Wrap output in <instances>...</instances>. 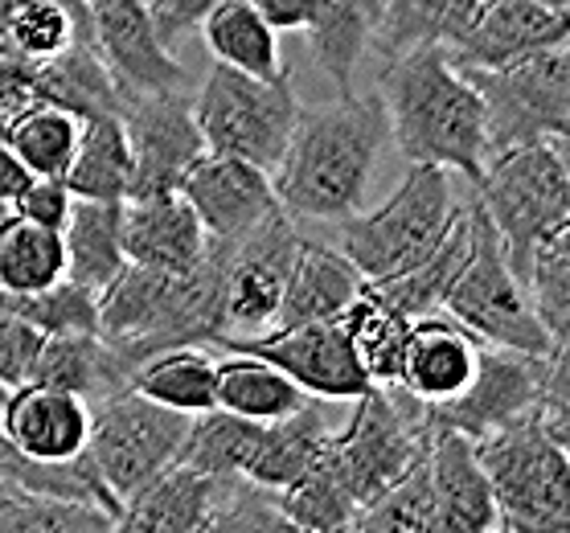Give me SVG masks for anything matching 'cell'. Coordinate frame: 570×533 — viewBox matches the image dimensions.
I'll use <instances>...</instances> for the list:
<instances>
[{
    "label": "cell",
    "instance_id": "cell-1",
    "mask_svg": "<svg viewBox=\"0 0 570 533\" xmlns=\"http://www.w3.org/2000/svg\"><path fill=\"white\" fill-rule=\"evenodd\" d=\"M390 140L382 95H341L299 107L296 128L272 169L275 201L296 221H341L365 206V189Z\"/></svg>",
    "mask_w": 570,
    "mask_h": 533
},
{
    "label": "cell",
    "instance_id": "cell-2",
    "mask_svg": "<svg viewBox=\"0 0 570 533\" xmlns=\"http://www.w3.org/2000/svg\"><path fill=\"white\" fill-rule=\"evenodd\" d=\"M230 243L209 238L189 272H156L124 263L99 292V337L111 340L136 369L153 353L177 345H214L222 337V284Z\"/></svg>",
    "mask_w": 570,
    "mask_h": 533
},
{
    "label": "cell",
    "instance_id": "cell-3",
    "mask_svg": "<svg viewBox=\"0 0 570 533\" xmlns=\"http://www.w3.org/2000/svg\"><path fill=\"white\" fill-rule=\"evenodd\" d=\"M382 103L390 140L411 165H440L476 185L484 172V107L468 75L448 58V46H419L386 58Z\"/></svg>",
    "mask_w": 570,
    "mask_h": 533
},
{
    "label": "cell",
    "instance_id": "cell-4",
    "mask_svg": "<svg viewBox=\"0 0 570 533\" xmlns=\"http://www.w3.org/2000/svg\"><path fill=\"white\" fill-rule=\"evenodd\" d=\"M455 218L452 177L440 165H411L402 185L374 209L337 221V250L362 272L365 284L411 272L440 247Z\"/></svg>",
    "mask_w": 570,
    "mask_h": 533
},
{
    "label": "cell",
    "instance_id": "cell-5",
    "mask_svg": "<svg viewBox=\"0 0 570 533\" xmlns=\"http://www.w3.org/2000/svg\"><path fill=\"white\" fill-rule=\"evenodd\" d=\"M476 201L493 221L509 272L518 275L530 263V250L542 238L570 226V169L567 140H533L484 160Z\"/></svg>",
    "mask_w": 570,
    "mask_h": 533
},
{
    "label": "cell",
    "instance_id": "cell-6",
    "mask_svg": "<svg viewBox=\"0 0 570 533\" xmlns=\"http://www.w3.org/2000/svg\"><path fill=\"white\" fill-rule=\"evenodd\" d=\"M428 403L394 386H370L353 398V415L324 447V464L333 468L353 505H370L382 488L406 476L428 455L431 443Z\"/></svg>",
    "mask_w": 570,
    "mask_h": 533
},
{
    "label": "cell",
    "instance_id": "cell-7",
    "mask_svg": "<svg viewBox=\"0 0 570 533\" xmlns=\"http://www.w3.org/2000/svg\"><path fill=\"white\" fill-rule=\"evenodd\" d=\"M476 443V460L497 505V530L567 533L570 530V460L567 443L546 435L533 418L489 431Z\"/></svg>",
    "mask_w": 570,
    "mask_h": 533
},
{
    "label": "cell",
    "instance_id": "cell-8",
    "mask_svg": "<svg viewBox=\"0 0 570 533\" xmlns=\"http://www.w3.org/2000/svg\"><path fill=\"white\" fill-rule=\"evenodd\" d=\"M299 95L292 70H279L275 79H255L234 66L209 62L206 79L194 95V119L202 128L206 152L243 157L272 172L287 136L296 128Z\"/></svg>",
    "mask_w": 570,
    "mask_h": 533
},
{
    "label": "cell",
    "instance_id": "cell-9",
    "mask_svg": "<svg viewBox=\"0 0 570 533\" xmlns=\"http://www.w3.org/2000/svg\"><path fill=\"white\" fill-rule=\"evenodd\" d=\"M484 107V152H509L533 140H567L570 53L567 41L525 53L497 70H464Z\"/></svg>",
    "mask_w": 570,
    "mask_h": 533
},
{
    "label": "cell",
    "instance_id": "cell-10",
    "mask_svg": "<svg viewBox=\"0 0 570 533\" xmlns=\"http://www.w3.org/2000/svg\"><path fill=\"white\" fill-rule=\"evenodd\" d=\"M468 214H472V250H468L455 284L448 287L443 308L480 345H501V349H521V353L562 349V345L550 340L542 320L533 316L525 287L518 284V275L509 272L501 238H497L493 221H489V214H484V206H480L476 197L468 201Z\"/></svg>",
    "mask_w": 570,
    "mask_h": 533
},
{
    "label": "cell",
    "instance_id": "cell-11",
    "mask_svg": "<svg viewBox=\"0 0 570 533\" xmlns=\"http://www.w3.org/2000/svg\"><path fill=\"white\" fill-rule=\"evenodd\" d=\"M189 418L194 415L160 406L136 391H119L91 406L87 452L119 501H131L156 472H165L177 460Z\"/></svg>",
    "mask_w": 570,
    "mask_h": 533
},
{
    "label": "cell",
    "instance_id": "cell-12",
    "mask_svg": "<svg viewBox=\"0 0 570 533\" xmlns=\"http://www.w3.org/2000/svg\"><path fill=\"white\" fill-rule=\"evenodd\" d=\"M567 353H521V349H501V345H480L476 374L464 391L448 398L440 406H428L431 427H452L468 440H480L489 431L513 427L525 418L538 415V403L546 398L554 362Z\"/></svg>",
    "mask_w": 570,
    "mask_h": 533
},
{
    "label": "cell",
    "instance_id": "cell-13",
    "mask_svg": "<svg viewBox=\"0 0 570 533\" xmlns=\"http://www.w3.org/2000/svg\"><path fill=\"white\" fill-rule=\"evenodd\" d=\"M299 247V226L275 209L267 218L230 243L226 255V284H222V337H255L275 325L279 299H284L287 272ZM214 340V345H218Z\"/></svg>",
    "mask_w": 570,
    "mask_h": 533
},
{
    "label": "cell",
    "instance_id": "cell-14",
    "mask_svg": "<svg viewBox=\"0 0 570 533\" xmlns=\"http://www.w3.org/2000/svg\"><path fill=\"white\" fill-rule=\"evenodd\" d=\"M218 345L255 353L263 362L279 365L308 398H324V403H353L357 394L374 386L365 377L357 353H353L341 316L337 320H312V325L267 328L255 337H226Z\"/></svg>",
    "mask_w": 570,
    "mask_h": 533
},
{
    "label": "cell",
    "instance_id": "cell-15",
    "mask_svg": "<svg viewBox=\"0 0 570 533\" xmlns=\"http://www.w3.org/2000/svg\"><path fill=\"white\" fill-rule=\"evenodd\" d=\"M119 119H124V136H128L131 152L128 197L177 194L189 165L206 152L202 128L194 119V95H136L124 103Z\"/></svg>",
    "mask_w": 570,
    "mask_h": 533
},
{
    "label": "cell",
    "instance_id": "cell-16",
    "mask_svg": "<svg viewBox=\"0 0 570 533\" xmlns=\"http://www.w3.org/2000/svg\"><path fill=\"white\" fill-rule=\"evenodd\" d=\"M91 46L119 82V91L160 95L185 91V70L156 33V21L144 0H87Z\"/></svg>",
    "mask_w": 570,
    "mask_h": 533
},
{
    "label": "cell",
    "instance_id": "cell-17",
    "mask_svg": "<svg viewBox=\"0 0 570 533\" xmlns=\"http://www.w3.org/2000/svg\"><path fill=\"white\" fill-rule=\"evenodd\" d=\"M177 194L194 206L206 235L218 238V243H238L267 214L279 209L272 172L243 157H222V152H202L181 177Z\"/></svg>",
    "mask_w": 570,
    "mask_h": 533
},
{
    "label": "cell",
    "instance_id": "cell-18",
    "mask_svg": "<svg viewBox=\"0 0 570 533\" xmlns=\"http://www.w3.org/2000/svg\"><path fill=\"white\" fill-rule=\"evenodd\" d=\"M567 9L542 0H480L468 29L448 46V58L460 70H497L525 53L567 41Z\"/></svg>",
    "mask_w": 570,
    "mask_h": 533
},
{
    "label": "cell",
    "instance_id": "cell-19",
    "mask_svg": "<svg viewBox=\"0 0 570 533\" xmlns=\"http://www.w3.org/2000/svg\"><path fill=\"white\" fill-rule=\"evenodd\" d=\"M0 443L26 460H70L91 443V403L46 382H21L0 403Z\"/></svg>",
    "mask_w": 570,
    "mask_h": 533
},
{
    "label": "cell",
    "instance_id": "cell-20",
    "mask_svg": "<svg viewBox=\"0 0 570 533\" xmlns=\"http://www.w3.org/2000/svg\"><path fill=\"white\" fill-rule=\"evenodd\" d=\"M124 259L156 272H189L209 247V235L181 194L124 197L119 214Z\"/></svg>",
    "mask_w": 570,
    "mask_h": 533
},
{
    "label": "cell",
    "instance_id": "cell-21",
    "mask_svg": "<svg viewBox=\"0 0 570 533\" xmlns=\"http://www.w3.org/2000/svg\"><path fill=\"white\" fill-rule=\"evenodd\" d=\"M428 476L435 501V533L497 530V505L489 476L476 460V443L452 427H435L428 443Z\"/></svg>",
    "mask_w": 570,
    "mask_h": 533
},
{
    "label": "cell",
    "instance_id": "cell-22",
    "mask_svg": "<svg viewBox=\"0 0 570 533\" xmlns=\"http://www.w3.org/2000/svg\"><path fill=\"white\" fill-rule=\"evenodd\" d=\"M476 357H480V340L460 320H443L435 313L419 316L415 325H411L399 386L406 394H415L419 403L440 406L448 398H455L472 382Z\"/></svg>",
    "mask_w": 570,
    "mask_h": 533
},
{
    "label": "cell",
    "instance_id": "cell-23",
    "mask_svg": "<svg viewBox=\"0 0 570 533\" xmlns=\"http://www.w3.org/2000/svg\"><path fill=\"white\" fill-rule=\"evenodd\" d=\"M226 476L202 472L194 464L173 460L165 472H156L140 493L124 501L116 530L128 533H194L209 530V517L218 509Z\"/></svg>",
    "mask_w": 570,
    "mask_h": 533
},
{
    "label": "cell",
    "instance_id": "cell-24",
    "mask_svg": "<svg viewBox=\"0 0 570 533\" xmlns=\"http://www.w3.org/2000/svg\"><path fill=\"white\" fill-rule=\"evenodd\" d=\"M362 272L353 267L337 247H324L312 238H299L292 272H287L284 299L272 328L312 325V320H337L353 299L362 296Z\"/></svg>",
    "mask_w": 570,
    "mask_h": 533
},
{
    "label": "cell",
    "instance_id": "cell-25",
    "mask_svg": "<svg viewBox=\"0 0 570 533\" xmlns=\"http://www.w3.org/2000/svg\"><path fill=\"white\" fill-rule=\"evenodd\" d=\"M136 365L104 340L99 333H58L46 337L33 362V382L70 391L87 403H104L111 394L128 391Z\"/></svg>",
    "mask_w": 570,
    "mask_h": 533
},
{
    "label": "cell",
    "instance_id": "cell-26",
    "mask_svg": "<svg viewBox=\"0 0 570 533\" xmlns=\"http://www.w3.org/2000/svg\"><path fill=\"white\" fill-rule=\"evenodd\" d=\"M333 431L337 427H333V418L324 411V398H308L292 415L263 423L255 455H250L243 476L263 484V488H272V493H279L284 484H292L299 472L312 468L321 460V452L333 440Z\"/></svg>",
    "mask_w": 570,
    "mask_h": 533
},
{
    "label": "cell",
    "instance_id": "cell-27",
    "mask_svg": "<svg viewBox=\"0 0 570 533\" xmlns=\"http://www.w3.org/2000/svg\"><path fill=\"white\" fill-rule=\"evenodd\" d=\"M33 95L75 111L78 119L124 116V103H128V95L119 91L104 58L87 41H70L62 53L33 62Z\"/></svg>",
    "mask_w": 570,
    "mask_h": 533
},
{
    "label": "cell",
    "instance_id": "cell-28",
    "mask_svg": "<svg viewBox=\"0 0 570 533\" xmlns=\"http://www.w3.org/2000/svg\"><path fill=\"white\" fill-rule=\"evenodd\" d=\"M119 214L124 201H95V197H75L70 218L62 226L66 250V279L82 284L87 292H104L124 267V243H119Z\"/></svg>",
    "mask_w": 570,
    "mask_h": 533
},
{
    "label": "cell",
    "instance_id": "cell-29",
    "mask_svg": "<svg viewBox=\"0 0 570 533\" xmlns=\"http://www.w3.org/2000/svg\"><path fill=\"white\" fill-rule=\"evenodd\" d=\"M197 29H202L206 53L214 62L234 66L255 79H275L284 70L279 33L250 9V0H218L214 9H206Z\"/></svg>",
    "mask_w": 570,
    "mask_h": 533
},
{
    "label": "cell",
    "instance_id": "cell-30",
    "mask_svg": "<svg viewBox=\"0 0 570 533\" xmlns=\"http://www.w3.org/2000/svg\"><path fill=\"white\" fill-rule=\"evenodd\" d=\"M468 250H472V214H468V201L455 206V218L448 226V235L440 238V247L431 250L428 259L415 263L411 272L390 275L382 284H370L382 299H390L399 313H406L411 320L419 316H431L443 308L448 299V287L455 284V275L464 267Z\"/></svg>",
    "mask_w": 570,
    "mask_h": 533
},
{
    "label": "cell",
    "instance_id": "cell-31",
    "mask_svg": "<svg viewBox=\"0 0 570 533\" xmlns=\"http://www.w3.org/2000/svg\"><path fill=\"white\" fill-rule=\"evenodd\" d=\"M377 21V0H312L308 41L312 62L337 82L341 95L353 91V75L370 50V33Z\"/></svg>",
    "mask_w": 570,
    "mask_h": 533
},
{
    "label": "cell",
    "instance_id": "cell-32",
    "mask_svg": "<svg viewBox=\"0 0 570 533\" xmlns=\"http://www.w3.org/2000/svg\"><path fill=\"white\" fill-rule=\"evenodd\" d=\"M476 9L480 0H377L370 46L382 58H399L419 46H452Z\"/></svg>",
    "mask_w": 570,
    "mask_h": 533
},
{
    "label": "cell",
    "instance_id": "cell-33",
    "mask_svg": "<svg viewBox=\"0 0 570 533\" xmlns=\"http://www.w3.org/2000/svg\"><path fill=\"white\" fill-rule=\"evenodd\" d=\"M66 189L95 201H124L131 185V152L119 116H91L78 128L75 157L62 172Z\"/></svg>",
    "mask_w": 570,
    "mask_h": 533
},
{
    "label": "cell",
    "instance_id": "cell-34",
    "mask_svg": "<svg viewBox=\"0 0 570 533\" xmlns=\"http://www.w3.org/2000/svg\"><path fill=\"white\" fill-rule=\"evenodd\" d=\"M128 391L160 406H173V411H185V415H202L209 406H218V362L202 345L153 353L131 374Z\"/></svg>",
    "mask_w": 570,
    "mask_h": 533
},
{
    "label": "cell",
    "instance_id": "cell-35",
    "mask_svg": "<svg viewBox=\"0 0 570 533\" xmlns=\"http://www.w3.org/2000/svg\"><path fill=\"white\" fill-rule=\"evenodd\" d=\"M341 325L350 333V345L362 362L365 377L374 386H394L402 374V357H406V340H411V316L399 313L390 299H382L374 287L365 284L362 296L353 299L341 313Z\"/></svg>",
    "mask_w": 570,
    "mask_h": 533
},
{
    "label": "cell",
    "instance_id": "cell-36",
    "mask_svg": "<svg viewBox=\"0 0 570 533\" xmlns=\"http://www.w3.org/2000/svg\"><path fill=\"white\" fill-rule=\"evenodd\" d=\"M308 403V394L279 369V365L263 362L255 353L230 349L226 362H218V406L234 411L255 423H272Z\"/></svg>",
    "mask_w": 570,
    "mask_h": 533
},
{
    "label": "cell",
    "instance_id": "cell-37",
    "mask_svg": "<svg viewBox=\"0 0 570 533\" xmlns=\"http://www.w3.org/2000/svg\"><path fill=\"white\" fill-rule=\"evenodd\" d=\"M78 128H82V119L75 111L46 103V99H33V103H26L21 111L4 119L0 140L9 144V152L33 177H62L70 157H75Z\"/></svg>",
    "mask_w": 570,
    "mask_h": 533
},
{
    "label": "cell",
    "instance_id": "cell-38",
    "mask_svg": "<svg viewBox=\"0 0 570 533\" xmlns=\"http://www.w3.org/2000/svg\"><path fill=\"white\" fill-rule=\"evenodd\" d=\"M66 279L62 230L38 226L13 209L0 214V287L4 292H46Z\"/></svg>",
    "mask_w": 570,
    "mask_h": 533
},
{
    "label": "cell",
    "instance_id": "cell-39",
    "mask_svg": "<svg viewBox=\"0 0 570 533\" xmlns=\"http://www.w3.org/2000/svg\"><path fill=\"white\" fill-rule=\"evenodd\" d=\"M263 423L255 418H243L234 411H222V406H209L202 415L189 418V431H185V443L177 460L181 464H194L202 472H214V476H243L255 455V443H259Z\"/></svg>",
    "mask_w": 570,
    "mask_h": 533
},
{
    "label": "cell",
    "instance_id": "cell-40",
    "mask_svg": "<svg viewBox=\"0 0 570 533\" xmlns=\"http://www.w3.org/2000/svg\"><path fill=\"white\" fill-rule=\"evenodd\" d=\"M275 509L287 521V530H308V533H337L353 525V496L341 488V481L333 476V468L321 460L304 468L292 484H284L275 493Z\"/></svg>",
    "mask_w": 570,
    "mask_h": 533
},
{
    "label": "cell",
    "instance_id": "cell-41",
    "mask_svg": "<svg viewBox=\"0 0 570 533\" xmlns=\"http://www.w3.org/2000/svg\"><path fill=\"white\" fill-rule=\"evenodd\" d=\"M521 287L530 299L533 316L542 320L554 345H567L570 337V226L558 235L542 238L530 250V263L521 272Z\"/></svg>",
    "mask_w": 570,
    "mask_h": 533
},
{
    "label": "cell",
    "instance_id": "cell-42",
    "mask_svg": "<svg viewBox=\"0 0 570 533\" xmlns=\"http://www.w3.org/2000/svg\"><path fill=\"white\" fill-rule=\"evenodd\" d=\"M116 517L87 501H62L26 488H4L0 496V533H107Z\"/></svg>",
    "mask_w": 570,
    "mask_h": 533
},
{
    "label": "cell",
    "instance_id": "cell-43",
    "mask_svg": "<svg viewBox=\"0 0 570 533\" xmlns=\"http://www.w3.org/2000/svg\"><path fill=\"white\" fill-rule=\"evenodd\" d=\"M357 533H435V501H431L428 455L399 481L353 513Z\"/></svg>",
    "mask_w": 570,
    "mask_h": 533
},
{
    "label": "cell",
    "instance_id": "cell-44",
    "mask_svg": "<svg viewBox=\"0 0 570 533\" xmlns=\"http://www.w3.org/2000/svg\"><path fill=\"white\" fill-rule=\"evenodd\" d=\"M70 41H78V29L75 17L66 13L62 4H53V0H17L0 50L21 53L29 62H46L53 53H62Z\"/></svg>",
    "mask_w": 570,
    "mask_h": 533
},
{
    "label": "cell",
    "instance_id": "cell-45",
    "mask_svg": "<svg viewBox=\"0 0 570 533\" xmlns=\"http://www.w3.org/2000/svg\"><path fill=\"white\" fill-rule=\"evenodd\" d=\"M41 340H46V333H38V328L17 320V316L0 313V386L4 391H13V386L33 377Z\"/></svg>",
    "mask_w": 570,
    "mask_h": 533
},
{
    "label": "cell",
    "instance_id": "cell-46",
    "mask_svg": "<svg viewBox=\"0 0 570 533\" xmlns=\"http://www.w3.org/2000/svg\"><path fill=\"white\" fill-rule=\"evenodd\" d=\"M70 206H75V194L66 189L62 177H29V185L13 197V214L38 221V226H50V230H62L66 218H70Z\"/></svg>",
    "mask_w": 570,
    "mask_h": 533
},
{
    "label": "cell",
    "instance_id": "cell-47",
    "mask_svg": "<svg viewBox=\"0 0 570 533\" xmlns=\"http://www.w3.org/2000/svg\"><path fill=\"white\" fill-rule=\"evenodd\" d=\"M33 62L21 53L0 50V124L21 111L26 103H33Z\"/></svg>",
    "mask_w": 570,
    "mask_h": 533
},
{
    "label": "cell",
    "instance_id": "cell-48",
    "mask_svg": "<svg viewBox=\"0 0 570 533\" xmlns=\"http://www.w3.org/2000/svg\"><path fill=\"white\" fill-rule=\"evenodd\" d=\"M214 4H218V0H153L148 13H153L160 41L169 46V41L185 38L189 29H197V21H202L206 9H214Z\"/></svg>",
    "mask_w": 570,
    "mask_h": 533
},
{
    "label": "cell",
    "instance_id": "cell-49",
    "mask_svg": "<svg viewBox=\"0 0 570 533\" xmlns=\"http://www.w3.org/2000/svg\"><path fill=\"white\" fill-rule=\"evenodd\" d=\"M250 9H255L275 33H292V29L308 26L312 0H250Z\"/></svg>",
    "mask_w": 570,
    "mask_h": 533
},
{
    "label": "cell",
    "instance_id": "cell-50",
    "mask_svg": "<svg viewBox=\"0 0 570 533\" xmlns=\"http://www.w3.org/2000/svg\"><path fill=\"white\" fill-rule=\"evenodd\" d=\"M29 177H33V172L9 152V144L0 140V206H13V197L26 189Z\"/></svg>",
    "mask_w": 570,
    "mask_h": 533
},
{
    "label": "cell",
    "instance_id": "cell-51",
    "mask_svg": "<svg viewBox=\"0 0 570 533\" xmlns=\"http://www.w3.org/2000/svg\"><path fill=\"white\" fill-rule=\"evenodd\" d=\"M53 4H62L66 13L75 17L78 41H87V46H91V26H87V0H53Z\"/></svg>",
    "mask_w": 570,
    "mask_h": 533
},
{
    "label": "cell",
    "instance_id": "cell-52",
    "mask_svg": "<svg viewBox=\"0 0 570 533\" xmlns=\"http://www.w3.org/2000/svg\"><path fill=\"white\" fill-rule=\"evenodd\" d=\"M17 0H0V41H4V29H9V17H13Z\"/></svg>",
    "mask_w": 570,
    "mask_h": 533
},
{
    "label": "cell",
    "instance_id": "cell-53",
    "mask_svg": "<svg viewBox=\"0 0 570 533\" xmlns=\"http://www.w3.org/2000/svg\"><path fill=\"white\" fill-rule=\"evenodd\" d=\"M542 4H554V9H567L570 0H542Z\"/></svg>",
    "mask_w": 570,
    "mask_h": 533
},
{
    "label": "cell",
    "instance_id": "cell-54",
    "mask_svg": "<svg viewBox=\"0 0 570 533\" xmlns=\"http://www.w3.org/2000/svg\"><path fill=\"white\" fill-rule=\"evenodd\" d=\"M0 403H4V386H0Z\"/></svg>",
    "mask_w": 570,
    "mask_h": 533
},
{
    "label": "cell",
    "instance_id": "cell-55",
    "mask_svg": "<svg viewBox=\"0 0 570 533\" xmlns=\"http://www.w3.org/2000/svg\"><path fill=\"white\" fill-rule=\"evenodd\" d=\"M144 4H153V0H144Z\"/></svg>",
    "mask_w": 570,
    "mask_h": 533
}]
</instances>
